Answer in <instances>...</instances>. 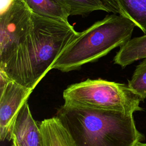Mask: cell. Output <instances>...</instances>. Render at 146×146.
I'll return each instance as SVG.
<instances>
[{"mask_svg":"<svg viewBox=\"0 0 146 146\" xmlns=\"http://www.w3.org/2000/svg\"><path fill=\"white\" fill-rule=\"evenodd\" d=\"M68 21L33 13L31 29L0 70L20 84L34 90L63 50L79 35Z\"/></svg>","mask_w":146,"mask_h":146,"instance_id":"1","label":"cell"},{"mask_svg":"<svg viewBox=\"0 0 146 146\" xmlns=\"http://www.w3.org/2000/svg\"><path fill=\"white\" fill-rule=\"evenodd\" d=\"M55 116L74 146H133L145 139L133 114L64 103Z\"/></svg>","mask_w":146,"mask_h":146,"instance_id":"2","label":"cell"},{"mask_svg":"<svg viewBox=\"0 0 146 146\" xmlns=\"http://www.w3.org/2000/svg\"><path fill=\"white\" fill-rule=\"evenodd\" d=\"M135 26L131 19L122 15H106L80 32L56 59L52 69L69 72L98 60L131 39Z\"/></svg>","mask_w":146,"mask_h":146,"instance_id":"3","label":"cell"},{"mask_svg":"<svg viewBox=\"0 0 146 146\" xmlns=\"http://www.w3.org/2000/svg\"><path fill=\"white\" fill-rule=\"evenodd\" d=\"M64 103L83 107L133 114L143 111L140 99L123 83L87 79L72 84L63 92Z\"/></svg>","mask_w":146,"mask_h":146,"instance_id":"4","label":"cell"},{"mask_svg":"<svg viewBox=\"0 0 146 146\" xmlns=\"http://www.w3.org/2000/svg\"><path fill=\"white\" fill-rule=\"evenodd\" d=\"M33 12L23 0H14L0 13V65L7 60L30 31Z\"/></svg>","mask_w":146,"mask_h":146,"instance_id":"5","label":"cell"},{"mask_svg":"<svg viewBox=\"0 0 146 146\" xmlns=\"http://www.w3.org/2000/svg\"><path fill=\"white\" fill-rule=\"evenodd\" d=\"M1 90L0 139H7L17 115L33 90L10 80Z\"/></svg>","mask_w":146,"mask_h":146,"instance_id":"6","label":"cell"},{"mask_svg":"<svg viewBox=\"0 0 146 146\" xmlns=\"http://www.w3.org/2000/svg\"><path fill=\"white\" fill-rule=\"evenodd\" d=\"M7 140L11 146H42L39 121L34 119L27 102L20 109Z\"/></svg>","mask_w":146,"mask_h":146,"instance_id":"7","label":"cell"},{"mask_svg":"<svg viewBox=\"0 0 146 146\" xmlns=\"http://www.w3.org/2000/svg\"><path fill=\"white\" fill-rule=\"evenodd\" d=\"M42 146H74L60 121L56 117L39 122Z\"/></svg>","mask_w":146,"mask_h":146,"instance_id":"8","label":"cell"},{"mask_svg":"<svg viewBox=\"0 0 146 146\" xmlns=\"http://www.w3.org/2000/svg\"><path fill=\"white\" fill-rule=\"evenodd\" d=\"M144 58H146V34L131 38L121 46L113 58V62L124 68Z\"/></svg>","mask_w":146,"mask_h":146,"instance_id":"9","label":"cell"},{"mask_svg":"<svg viewBox=\"0 0 146 146\" xmlns=\"http://www.w3.org/2000/svg\"><path fill=\"white\" fill-rule=\"evenodd\" d=\"M120 15L131 19L146 34V0H116Z\"/></svg>","mask_w":146,"mask_h":146,"instance_id":"10","label":"cell"},{"mask_svg":"<svg viewBox=\"0 0 146 146\" xmlns=\"http://www.w3.org/2000/svg\"><path fill=\"white\" fill-rule=\"evenodd\" d=\"M70 16H86L95 11L110 13L103 0H55Z\"/></svg>","mask_w":146,"mask_h":146,"instance_id":"11","label":"cell"},{"mask_svg":"<svg viewBox=\"0 0 146 146\" xmlns=\"http://www.w3.org/2000/svg\"><path fill=\"white\" fill-rule=\"evenodd\" d=\"M34 14L50 18L68 21L70 15L55 0H23Z\"/></svg>","mask_w":146,"mask_h":146,"instance_id":"12","label":"cell"},{"mask_svg":"<svg viewBox=\"0 0 146 146\" xmlns=\"http://www.w3.org/2000/svg\"><path fill=\"white\" fill-rule=\"evenodd\" d=\"M127 85L141 101H144L146 98V58L136 66Z\"/></svg>","mask_w":146,"mask_h":146,"instance_id":"13","label":"cell"},{"mask_svg":"<svg viewBox=\"0 0 146 146\" xmlns=\"http://www.w3.org/2000/svg\"><path fill=\"white\" fill-rule=\"evenodd\" d=\"M108 7L110 13L120 14V10L119 5L116 0H103Z\"/></svg>","mask_w":146,"mask_h":146,"instance_id":"14","label":"cell"},{"mask_svg":"<svg viewBox=\"0 0 146 146\" xmlns=\"http://www.w3.org/2000/svg\"><path fill=\"white\" fill-rule=\"evenodd\" d=\"M133 146H146V143H141V141H140V142L137 143Z\"/></svg>","mask_w":146,"mask_h":146,"instance_id":"15","label":"cell"}]
</instances>
